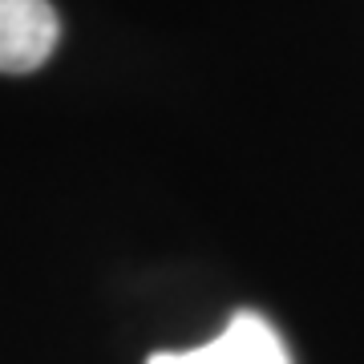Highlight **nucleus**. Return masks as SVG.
I'll list each match as a JSON object with an SVG mask.
<instances>
[{
	"instance_id": "obj_2",
	"label": "nucleus",
	"mask_w": 364,
	"mask_h": 364,
	"mask_svg": "<svg viewBox=\"0 0 364 364\" xmlns=\"http://www.w3.org/2000/svg\"><path fill=\"white\" fill-rule=\"evenodd\" d=\"M61 21L49 0H0V73H33L53 57Z\"/></svg>"
},
{
	"instance_id": "obj_1",
	"label": "nucleus",
	"mask_w": 364,
	"mask_h": 364,
	"mask_svg": "<svg viewBox=\"0 0 364 364\" xmlns=\"http://www.w3.org/2000/svg\"><path fill=\"white\" fill-rule=\"evenodd\" d=\"M146 364H291L284 340L259 312H235L231 324L203 348L154 352Z\"/></svg>"
}]
</instances>
